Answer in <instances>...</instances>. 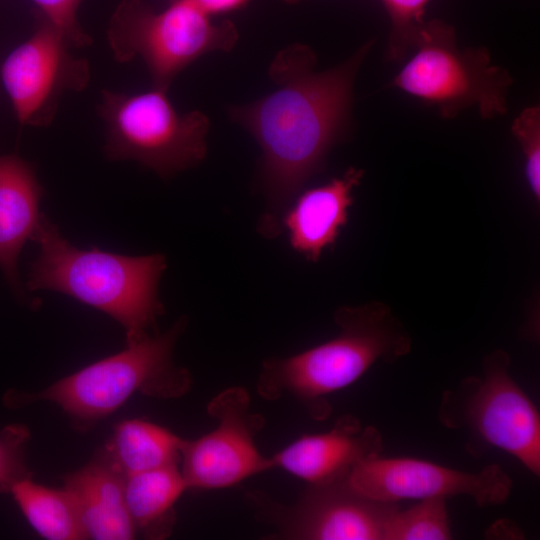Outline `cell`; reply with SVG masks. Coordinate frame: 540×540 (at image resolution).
Returning a JSON list of instances; mask_svg holds the SVG:
<instances>
[{"label":"cell","instance_id":"cell-12","mask_svg":"<svg viewBox=\"0 0 540 540\" xmlns=\"http://www.w3.org/2000/svg\"><path fill=\"white\" fill-rule=\"evenodd\" d=\"M398 502L382 501L355 490L347 476L310 484L292 507L275 510L279 536L294 540H384Z\"/></svg>","mask_w":540,"mask_h":540},{"label":"cell","instance_id":"cell-21","mask_svg":"<svg viewBox=\"0 0 540 540\" xmlns=\"http://www.w3.org/2000/svg\"><path fill=\"white\" fill-rule=\"evenodd\" d=\"M430 0H381L391 22L387 57L402 60L415 48L419 32L425 21L423 15Z\"/></svg>","mask_w":540,"mask_h":540},{"label":"cell","instance_id":"cell-18","mask_svg":"<svg viewBox=\"0 0 540 540\" xmlns=\"http://www.w3.org/2000/svg\"><path fill=\"white\" fill-rule=\"evenodd\" d=\"M186 489L177 464L125 477V501L136 530L156 538L166 535L173 506Z\"/></svg>","mask_w":540,"mask_h":540},{"label":"cell","instance_id":"cell-6","mask_svg":"<svg viewBox=\"0 0 540 540\" xmlns=\"http://www.w3.org/2000/svg\"><path fill=\"white\" fill-rule=\"evenodd\" d=\"M97 110L110 161H136L169 178L198 165L207 154L208 117L198 110L179 113L167 90L127 94L103 89Z\"/></svg>","mask_w":540,"mask_h":540},{"label":"cell","instance_id":"cell-11","mask_svg":"<svg viewBox=\"0 0 540 540\" xmlns=\"http://www.w3.org/2000/svg\"><path fill=\"white\" fill-rule=\"evenodd\" d=\"M347 480L358 492L382 501L466 495L480 507L503 504L512 489L511 478L498 464L471 473L405 457L364 461Z\"/></svg>","mask_w":540,"mask_h":540},{"label":"cell","instance_id":"cell-22","mask_svg":"<svg viewBox=\"0 0 540 540\" xmlns=\"http://www.w3.org/2000/svg\"><path fill=\"white\" fill-rule=\"evenodd\" d=\"M525 157V175L535 199H540V108H525L512 124Z\"/></svg>","mask_w":540,"mask_h":540},{"label":"cell","instance_id":"cell-9","mask_svg":"<svg viewBox=\"0 0 540 540\" xmlns=\"http://www.w3.org/2000/svg\"><path fill=\"white\" fill-rule=\"evenodd\" d=\"M36 20L32 35L3 61L0 77L18 122L45 127L53 122L64 94L86 89L91 71L49 21L39 13Z\"/></svg>","mask_w":540,"mask_h":540},{"label":"cell","instance_id":"cell-19","mask_svg":"<svg viewBox=\"0 0 540 540\" xmlns=\"http://www.w3.org/2000/svg\"><path fill=\"white\" fill-rule=\"evenodd\" d=\"M9 493L42 537L50 540L88 538L77 505L65 488H48L28 477L15 482Z\"/></svg>","mask_w":540,"mask_h":540},{"label":"cell","instance_id":"cell-1","mask_svg":"<svg viewBox=\"0 0 540 540\" xmlns=\"http://www.w3.org/2000/svg\"><path fill=\"white\" fill-rule=\"evenodd\" d=\"M373 41L340 65L315 72L316 55L292 44L277 53L270 78L278 89L228 109L230 118L255 138L262 150L261 185L267 209L259 223L265 237L282 231L293 198L324 166L330 149L346 131L357 71Z\"/></svg>","mask_w":540,"mask_h":540},{"label":"cell","instance_id":"cell-8","mask_svg":"<svg viewBox=\"0 0 540 540\" xmlns=\"http://www.w3.org/2000/svg\"><path fill=\"white\" fill-rule=\"evenodd\" d=\"M509 366L505 351L488 354L482 379L467 377L443 394L439 419L449 428L468 429L481 443L506 451L539 476L540 416Z\"/></svg>","mask_w":540,"mask_h":540},{"label":"cell","instance_id":"cell-13","mask_svg":"<svg viewBox=\"0 0 540 540\" xmlns=\"http://www.w3.org/2000/svg\"><path fill=\"white\" fill-rule=\"evenodd\" d=\"M382 449L376 427L362 426L356 417L343 415L329 431L304 435L269 459L271 469L321 484L348 476L358 464L379 457Z\"/></svg>","mask_w":540,"mask_h":540},{"label":"cell","instance_id":"cell-26","mask_svg":"<svg viewBox=\"0 0 540 540\" xmlns=\"http://www.w3.org/2000/svg\"><path fill=\"white\" fill-rule=\"evenodd\" d=\"M282 1H284L287 4H297V3L301 2V1H304V0H282Z\"/></svg>","mask_w":540,"mask_h":540},{"label":"cell","instance_id":"cell-20","mask_svg":"<svg viewBox=\"0 0 540 540\" xmlns=\"http://www.w3.org/2000/svg\"><path fill=\"white\" fill-rule=\"evenodd\" d=\"M450 521L444 498L421 499L390 517L384 540H449Z\"/></svg>","mask_w":540,"mask_h":540},{"label":"cell","instance_id":"cell-3","mask_svg":"<svg viewBox=\"0 0 540 540\" xmlns=\"http://www.w3.org/2000/svg\"><path fill=\"white\" fill-rule=\"evenodd\" d=\"M340 333L333 339L284 358L262 363L258 394L267 400L291 395L312 417L331 412L326 396L358 380L378 360L393 363L411 350V338L381 302L344 306L334 315Z\"/></svg>","mask_w":540,"mask_h":540},{"label":"cell","instance_id":"cell-15","mask_svg":"<svg viewBox=\"0 0 540 540\" xmlns=\"http://www.w3.org/2000/svg\"><path fill=\"white\" fill-rule=\"evenodd\" d=\"M44 190L34 166L15 155L0 156V269L15 294L24 297L18 260L33 238Z\"/></svg>","mask_w":540,"mask_h":540},{"label":"cell","instance_id":"cell-2","mask_svg":"<svg viewBox=\"0 0 540 540\" xmlns=\"http://www.w3.org/2000/svg\"><path fill=\"white\" fill-rule=\"evenodd\" d=\"M32 240L39 253L30 265L29 291L58 292L104 312L123 327L127 344L155 330L164 311L158 288L167 266L165 255L79 249L43 214Z\"/></svg>","mask_w":540,"mask_h":540},{"label":"cell","instance_id":"cell-24","mask_svg":"<svg viewBox=\"0 0 540 540\" xmlns=\"http://www.w3.org/2000/svg\"><path fill=\"white\" fill-rule=\"evenodd\" d=\"M42 17L49 21L72 48L92 44V38L78 22L77 13L82 0H31Z\"/></svg>","mask_w":540,"mask_h":540},{"label":"cell","instance_id":"cell-10","mask_svg":"<svg viewBox=\"0 0 540 540\" xmlns=\"http://www.w3.org/2000/svg\"><path fill=\"white\" fill-rule=\"evenodd\" d=\"M207 411L216 419L215 427L197 439H183L181 445V472L188 489L228 488L271 469L269 457L255 443L264 419L250 411L244 388L221 391Z\"/></svg>","mask_w":540,"mask_h":540},{"label":"cell","instance_id":"cell-17","mask_svg":"<svg viewBox=\"0 0 540 540\" xmlns=\"http://www.w3.org/2000/svg\"><path fill=\"white\" fill-rule=\"evenodd\" d=\"M183 439L157 424L126 420L115 428L102 457L124 478L177 464Z\"/></svg>","mask_w":540,"mask_h":540},{"label":"cell","instance_id":"cell-7","mask_svg":"<svg viewBox=\"0 0 540 540\" xmlns=\"http://www.w3.org/2000/svg\"><path fill=\"white\" fill-rule=\"evenodd\" d=\"M415 48L392 86L436 106L446 119L471 106L485 119L507 112L512 78L492 64L486 48L460 49L454 28L438 19L425 21Z\"/></svg>","mask_w":540,"mask_h":540},{"label":"cell","instance_id":"cell-25","mask_svg":"<svg viewBox=\"0 0 540 540\" xmlns=\"http://www.w3.org/2000/svg\"><path fill=\"white\" fill-rule=\"evenodd\" d=\"M208 16L232 12L246 6L250 0H190Z\"/></svg>","mask_w":540,"mask_h":540},{"label":"cell","instance_id":"cell-4","mask_svg":"<svg viewBox=\"0 0 540 540\" xmlns=\"http://www.w3.org/2000/svg\"><path fill=\"white\" fill-rule=\"evenodd\" d=\"M186 326L179 319L166 332L148 335L126 349L66 376L43 391H8L3 402L19 408L46 400L59 405L75 422L91 423L117 410L132 394L176 398L188 391L191 376L173 362V350Z\"/></svg>","mask_w":540,"mask_h":540},{"label":"cell","instance_id":"cell-5","mask_svg":"<svg viewBox=\"0 0 540 540\" xmlns=\"http://www.w3.org/2000/svg\"><path fill=\"white\" fill-rule=\"evenodd\" d=\"M237 40L238 31L231 21L213 22L190 0H170L162 11L144 0H122L107 27L114 60L127 63L140 58L152 87L163 90L199 57L229 52Z\"/></svg>","mask_w":540,"mask_h":540},{"label":"cell","instance_id":"cell-16","mask_svg":"<svg viewBox=\"0 0 540 540\" xmlns=\"http://www.w3.org/2000/svg\"><path fill=\"white\" fill-rule=\"evenodd\" d=\"M124 477L103 458L68 474L65 489L72 495L88 538L133 539L136 527L127 509Z\"/></svg>","mask_w":540,"mask_h":540},{"label":"cell","instance_id":"cell-23","mask_svg":"<svg viewBox=\"0 0 540 540\" xmlns=\"http://www.w3.org/2000/svg\"><path fill=\"white\" fill-rule=\"evenodd\" d=\"M28 440L29 431L20 424L6 426L0 432V492L9 493L15 482L30 477L24 459Z\"/></svg>","mask_w":540,"mask_h":540},{"label":"cell","instance_id":"cell-14","mask_svg":"<svg viewBox=\"0 0 540 540\" xmlns=\"http://www.w3.org/2000/svg\"><path fill=\"white\" fill-rule=\"evenodd\" d=\"M363 176L362 169L349 167L341 176L295 197L281 220L293 250L317 262L324 250L335 244L348 221L353 191Z\"/></svg>","mask_w":540,"mask_h":540}]
</instances>
